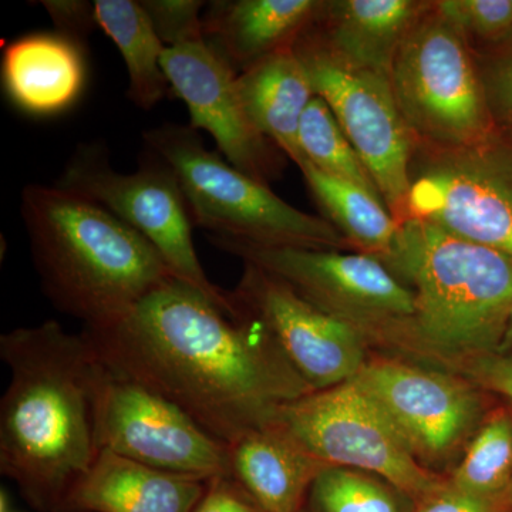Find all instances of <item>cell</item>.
<instances>
[{"label": "cell", "instance_id": "d6986e66", "mask_svg": "<svg viewBox=\"0 0 512 512\" xmlns=\"http://www.w3.org/2000/svg\"><path fill=\"white\" fill-rule=\"evenodd\" d=\"M229 474L265 512H299L326 466L275 421L228 444Z\"/></svg>", "mask_w": 512, "mask_h": 512}, {"label": "cell", "instance_id": "9c48e42d", "mask_svg": "<svg viewBox=\"0 0 512 512\" xmlns=\"http://www.w3.org/2000/svg\"><path fill=\"white\" fill-rule=\"evenodd\" d=\"M57 185L96 202L143 235L175 279L204 293L232 315L241 313L229 292L212 284L205 274L192 241L194 224L184 192L170 165L160 157L148 158L136 173H117L103 147L87 144L77 148Z\"/></svg>", "mask_w": 512, "mask_h": 512}, {"label": "cell", "instance_id": "4316f807", "mask_svg": "<svg viewBox=\"0 0 512 512\" xmlns=\"http://www.w3.org/2000/svg\"><path fill=\"white\" fill-rule=\"evenodd\" d=\"M436 6L474 50L512 39V0H436Z\"/></svg>", "mask_w": 512, "mask_h": 512}, {"label": "cell", "instance_id": "ffe728a7", "mask_svg": "<svg viewBox=\"0 0 512 512\" xmlns=\"http://www.w3.org/2000/svg\"><path fill=\"white\" fill-rule=\"evenodd\" d=\"M83 45L56 33H33L6 46L3 89L19 110L55 116L70 109L86 84Z\"/></svg>", "mask_w": 512, "mask_h": 512}, {"label": "cell", "instance_id": "ba28073f", "mask_svg": "<svg viewBox=\"0 0 512 512\" xmlns=\"http://www.w3.org/2000/svg\"><path fill=\"white\" fill-rule=\"evenodd\" d=\"M272 421L326 466L382 478L414 504L447 484L421 466L399 427L353 380L285 403Z\"/></svg>", "mask_w": 512, "mask_h": 512}, {"label": "cell", "instance_id": "83f0119b", "mask_svg": "<svg viewBox=\"0 0 512 512\" xmlns=\"http://www.w3.org/2000/svg\"><path fill=\"white\" fill-rule=\"evenodd\" d=\"M474 56L495 126L512 133V39L474 50Z\"/></svg>", "mask_w": 512, "mask_h": 512}, {"label": "cell", "instance_id": "9a60e30c", "mask_svg": "<svg viewBox=\"0 0 512 512\" xmlns=\"http://www.w3.org/2000/svg\"><path fill=\"white\" fill-rule=\"evenodd\" d=\"M352 380L379 403L417 456H446L480 419L476 390L453 376L382 359L366 362Z\"/></svg>", "mask_w": 512, "mask_h": 512}, {"label": "cell", "instance_id": "603a6c76", "mask_svg": "<svg viewBox=\"0 0 512 512\" xmlns=\"http://www.w3.org/2000/svg\"><path fill=\"white\" fill-rule=\"evenodd\" d=\"M94 10L99 28L126 63L128 99L140 109H153L171 86L161 64L165 45L146 9L136 0H96Z\"/></svg>", "mask_w": 512, "mask_h": 512}, {"label": "cell", "instance_id": "30bf717a", "mask_svg": "<svg viewBox=\"0 0 512 512\" xmlns=\"http://www.w3.org/2000/svg\"><path fill=\"white\" fill-rule=\"evenodd\" d=\"M293 49L316 96L328 103L375 180L384 204L397 222L403 221L416 140L403 119L389 77L343 62L311 28Z\"/></svg>", "mask_w": 512, "mask_h": 512}, {"label": "cell", "instance_id": "836d02e7", "mask_svg": "<svg viewBox=\"0 0 512 512\" xmlns=\"http://www.w3.org/2000/svg\"><path fill=\"white\" fill-rule=\"evenodd\" d=\"M512 350V311L510 316V322H508L507 332H505V336L503 339V343H501V348L498 350V353L511 352Z\"/></svg>", "mask_w": 512, "mask_h": 512}, {"label": "cell", "instance_id": "8fae6325", "mask_svg": "<svg viewBox=\"0 0 512 512\" xmlns=\"http://www.w3.org/2000/svg\"><path fill=\"white\" fill-rule=\"evenodd\" d=\"M208 241L281 279L305 301L363 332L384 329L402 335L413 318V292L376 256L333 249L258 247L214 235Z\"/></svg>", "mask_w": 512, "mask_h": 512}, {"label": "cell", "instance_id": "7402d4cb", "mask_svg": "<svg viewBox=\"0 0 512 512\" xmlns=\"http://www.w3.org/2000/svg\"><path fill=\"white\" fill-rule=\"evenodd\" d=\"M299 170L325 220L357 252L382 259L392 248L399 222L382 198L355 183L323 173L308 161Z\"/></svg>", "mask_w": 512, "mask_h": 512}, {"label": "cell", "instance_id": "d6a6232c", "mask_svg": "<svg viewBox=\"0 0 512 512\" xmlns=\"http://www.w3.org/2000/svg\"><path fill=\"white\" fill-rule=\"evenodd\" d=\"M413 512H512V505L508 501L484 500L463 493L447 481L436 493L419 501Z\"/></svg>", "mask_w": 512, "mask_h": 512}, {"label": "cell", "instance_id": "cb8c5ba5", "mask_svg": "<svg viewBox=\"0 0 512 512\" xmlns=\"http://www.w3.org/2000/svg\"><path fill=\"white\" fill-rule=\"evenodd\" d=\"M448 484L474 497L510 503L512 409L495 410L485 419Z\"/></svg>", "mask_w": 512, "mask_h": 512}, {"label": "cell", "instance_id": "6da1fadb", "mask_svg": "<svg viewBox=\"0 0 512 512\" xmlns=\"http://www.w3.org/2000/svg\"><path fill=\"white\" fill-rule=\"evenodd\" d=\"M168 278L123 318L84 332L104 363L177 404L222 443L313 392L258 319Z\"/></svg>", "mask_w": 512, "mask_h": 512}, {"label": "cell", "instance_id": "f546056e", "mask_svg": "<svg viewBox=\"0 0 512 512\" xmlns=\"http://www.w3.org/2000/svg\"><path fill=\"white\" fill-rule=\"evenodd\" d=\"M192 512H265L231 474L211 478Z\"/></svg>", "mask_w": 512, "mask_h": 512}, {"label": "cell", "instance_id": "1f68e13d", "mask_svg": "<svg viewBox=\"0 0 512 512\" xmlns=\"http://www.w3.org/2000/svg\"><path fill=\"white\" fill-rule=\"evenodd\" d=\"M466 375L471 382L488 392L507 397L512 404V350L468 359Z\"/></svg>", "mask_w": 512, "mask_h": 512}, {"label": "cell", "instance_id": "5b68a950", "mask_svg": "<svg viewBox=\"0 0 512 512\" xmlns=\"http://www.w3.org/2000/svg\"><path fill=\"white\" fill-rule=\"evenodd\" d=\"M143 137L174 171L192 224L210 235L258 247L340 251L348 245L325 218L292 207L268 185L207 150L194 128L168 123Z\"/></svg>", "mask_w": 512, "mask_h": 512}, {"label": "cell", "instance_id": "8d00e7d4", "mask_svg": "<svg viewBox=\"0 0 512 512\" xmlns=\"http://www.w3.org/2000/svg\"><path fill=\"white\" fill-rule=\"evenodd\" d=\"M512 134V133H511Z\"/></svg>", "mask_w": 512, "mask_h": 512}, {"label": "cell", "instance_id": "3957f363", "mask_svg": "<svg viewBox=\"0 0 512 512\" xmlns=\"http://www.w3.org/2000/svg\"><path fill=\"white\" fill-rule=\"evenodd\" d=\"M20 210L43 291L86 329L123 318L173 276L143 235L77 192L28 185Z\"/></svg>", "mask_w": 512, "mask_h": 512}, {"label": "cell", "instance_id": "ac0fdd59", "mask_svg": "<svg viewBox=\"0 0 512 512\" xmlns=\"http://www.w3.org/2000/svg\"><path fill=\"white\" fill-rule=\"evenodd\" d=\"M207 481L165 473L100 450L63 512H192Z\"/></svg>", "mask_w": 512, "mask_h": 512}, {"label": "cell", "instance_id": "e0dca14e", "mask_svg": "<svg viewBox=\"0 0 512 512\" xmlns=\"http://www.w3.org/2000/svg\"><path fill=\"white\" fill-rule=\"evenodd\" d=\"M426 0H329L311 30L343 62L389 77Z\"/></svg>", "mask_w": 512, "mask_h": 512}, {"label": "cell", "instance_id": "e575fe53", "mask_svg": "<svg viewBox=\"0 0 512 512\" xmlns=\"http://www.w3.org/2000/svg\"><path fill=\"white\" fill-rule=\"evenodd\" d=\"M0 512H13L10 510L9 497L5 490H2V493H0Z\"/></svg>", "mask_w": 512, "mask_h": 512}, {"label": "cell", "instance_id": "5bb4252c", "mask_svg": "<svg viewBox=\"0 0 512 512\" xmlns=\"http://www.w3.org/2000/svg\"><path fill=\"white\" fill-rule=\"evenodd\" d=\"M163 70L184 101L194 130L211 134L218 150L237 170L268 185L281 173L284 154L248 119L238 92V73L207 39L165 47Z\"/></svg>", "mask_w": 512, "mask_h": 512}, {"label": "cell", "instance_id": "277c9868", "mask_svg": "<svg viewBox=\"0 0 512 512\" xmlns=\"http://www.w3.org/2000/svg\"><path fill=\"white\" fill-rule=\"evenodd\" d=\"M380 261L414 295L402 335L443 356L498 352L512 311V261L430 222H399Z\"/></svg>", "mask_w": 512, "mask_h": 512}, {"label": "cell", "instance_id": "4dcf8cb0", "mask_svg": "<svg viewBox=\"0 0 512 512\" xmlns=\"http://www.w3.org/2000/svg\"><path fill=\"white\" fill-rule=\"evenodd\" d=\"M49 13L57 32L74 42L82 43L94 29L99 28L94 2L83 0H46L40 2Z\"/></svg>", "mask_w": 512, "mask_h": 512}, {"label": "cell", "instance_id": "52a82bcc", "mask_svg": "<svg viewBox=\"0 0 512 512\" xmlns=\"http://www.w3.org/2000/svg\"><path fill=\"white\" fill-rule=\"evenodd\" d=\"M430 222L512 261V134L456 148L416 144L404 220Z\"/></svg>", "mask_w": 512, "mask_h": 512}, {"label": "cell", "instance_id": "2e32d148", "mask_svg": "<svg viewBox=\"0 0 512 512\" xmlns=\"http://www.w3.org/2000/svg\"><path fill=\"white\" fill-rule=\"evenodd\" d=\"M325 0H218L205 6L208 45L242 73L295 46L318 19Z\"/></svg>", "mask_w": 512, "mask_h": 512}, {"label": "cell", "instance_id": "44dd1931", "mask_svg": "<svg viewBox=\"0 0 512 512\" xmlns=\"http://www.w3.org/2000/svg\"><path fill=\"white\" fill-rule=\"evenodd\" d=\"M238 92L252 126L298 165L299 126L316 96L295 49L281 50L238 74Z\"/></svg>", "mask_w": 512, "mask_h": 512}, {"label": "cell", "instance_id": "484cf974", "mask_svg": "<svg viewBox=\"0 0 512 512\" xmlns=\"http://www.w3.org/2000/svg\"><path fill=\"white\" fill-rule=\"evenodd\" d=\"M309 495L316 512H407L412 501L382 478L336 466L320 471Z\"/></svg>", "mask_w": 512, "mask_h": 512}, {"label": "cell", "instance_id": "7a4b0ae2", "mask_svg": "<svg viewBox=\"0 0 512 512\" xmlns=\"http://www.w3.org/2000/svg\"><path fill=\"white\" fill-rule=\"evenodd\" d=\"M0 359L10 370L0 402V473L36 510L63 512L100 453L101 357L86 332L46 320L0 336Z\"/></svg>", "mask_w": 512, "mask_h": 512}, {"label": "cell", "instance_id": "f1b7e54d", "mask_svg": "<svg viewBox=\"0 0 512 512\" xmlns=\"http://www.w3.org/2000/svg\"><path fill=\"white\" fill-rule=\"evenodd\" d=\"M157 35L165 47L205 40L201 10L205 2L198 0H143Z\"/></svg>", "mask_w": 512, "mask_h": 512}, {"label": "cell", "instance_id": "d590c367", "mask_svg": "<svg viewBox=\"0 0 512 512\" xmlns=\"http://www.w3.org/2000/svg\"><path fill=\"white\" fill-rule=\"evenodd\" d=\"M510 503L512 505V488H511V493H510Z\"/></svg>", "mask_w": 512, "mask_h": 512}, {"label": "cell", "instance_id": "d4e9b609", "mask_svg": "<svg viewBox=\"0 0 512 512\" xmlns=\"http://www.w3.org/2000/svg\"><path fill=\"white\" fill-rule=\"evenodd\" d=\"M298 143L302 161H308L323 173L360 185L382 198L365 163L322 97H313L306 107L299 126Z\"/></svg>", "mask_w": 512, "mask_h": 512}, {"label": "cell", "instance_id": "7c38bea8", "mask_svg": "<svg viewBox=\"0 0 512 512\" xmlns=\"http://www.w3.org/2000/svg\"><path fill=\"white\" fill-rule=\"evenodd\" d=\"M96 429L100 450L165 473L202 481L229 474L227 444L177 404L104 362Z\"/></svg>", "mask_w": 512, "mask_h": 512}, {"label": "cell", "instance_id": "8992f818", "mask_svg": "<svg viewBox=\"0 0 512 512\" xmlns=\"http://www.w3.org/2000/svg\"><path fill=\"white\" fill-rule=\"evenodd\" d=\"M390 83L419 146L464 147L498 130L473 47L436 2H430L403 40Z\"/></svg>", "mask_w": 512, "mask_h": 512}, {"label": "cell", "instance_id": "4fadbf2b", "mask_svg": "<svg viewBox=\"0 0 512 512\" xmlns=\"http://www.w3.org/2000/svg\"><path fill=\"white\" fill-rule=\"evenodd\" d=\"M229 296L239 311L265 326L313 392L350 382L366 365V332L316 308L268 272L245 264Z\"/></svg>", "mask_w": 512, "mask_h": 512}]
</instances>
